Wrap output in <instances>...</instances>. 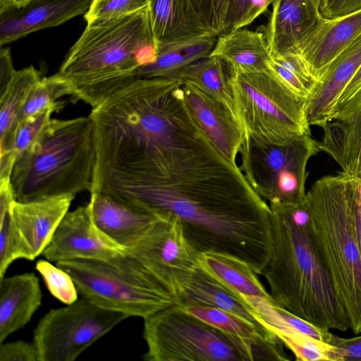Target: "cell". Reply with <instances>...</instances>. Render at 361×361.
<instances>
[{
  "label": "cell",
  "instance_id": "6da1fadb",
  "mask_svg": "<svg viewBox=\"0 0 361 361\" xmlns=\"http://www.w3.org/2000/svg\"><path fill=\"white\" fill-rule=\"evenodd\" d=\"M92 192L157 214L177 216L199 252L235 255L257 237L270 207L192 116L183 81L166 85L131 150L127 172Z\"/></svg>",
  "mask_w": 361,
  "mask_h": 361
},
{
  "label": "cell",
  "instance_id": "7a4b0ae2",
  "mask_svg": "<svg viewBox=\"0 0 361 361\" xmlns=\"http://www.w3.org/2000/svg\"><path fill=\"white\" fill-rule=\"evenodd\" d=\"M272 247L262 275L274 302L320 327L341 331L349 321L319 258L304 201L269 204Z\"/></svg>",
  "mask_w": 361,
  "mask_h": 361
},
{
  "label": "cell",
  "instance_id": "3957f363",
  "mask_svg": "<svg viewBox=\"0 0 361 361\" xmlns=\"http://www.w3.org/2000/svg\"><path fill=\"white\" fill-rule=\"evenodd\" d=\"M157 54L147 7L87 24L57 73L68 83L73 102L94 109L136 79L138 70L154 62Z\"/></svg>",
  "mask_w": 361,
  "mask_h": 361
},
{
  "label": "cell",
  "instance_id": "277c9868",
  "mask_svg": "<svg viewBox=\"0 0 361 361\" xmlns=\"http://www.w3.org/2000/svg\"><path fill=\"white\" fill-rule=\"evenodd\" d=\"M96 146L92 118H51L16 159L10 183L15 201L75 196L92 185Z\"/></svg>",
  "mask_w": 361,
  "mask_h": 361
},
{
  "label": "cell",
  "instance_id": "5b68a950",
  "mask_svg": "<svg viewBox=\"0 0 361 361\" xmlns=\"http://www.w3.org/2000/svg\"><path fill=\"white\" fill-rule=\"evenodd\" d=\"M319 258L347 314L350 329L361 332V251L350 207L347 175L318 179L304 200Z\"/></svg>",
  "mask_w": 361,
  "mask_h": 361
},
{
  "label": "cell",
  "instance_id": "8992f818",
  "mask_svg": "<svg viewBox=\"0 0 361 361\" xmlns=\"http://www.w3.org/2000/svg\"><path fill=\"white\" fill-rule=\"evenodd\" d=\"M78 293L96 305L143 319L177 304L176 297L127 252L103 259L60 261Z\"/></svg>",
  "mask_w": 361,
  "mask_h": 361
},
{
  "label": "cell",
  "instance_id": "52a82bcc",
  "mask_svg": "<svg viewBox=\"0 0 361 361\" xmlns=\"http://www.w3.org/2000/svg\"><path fill=\"white\" fill-rule=\"evenodd\" d=\"M231 82L237 116L247 137L282 145L311 135L307 100L268 69L231 74Z\"/></svg>",
  "mask_w": 361,
  "mask_h": 361
},
{
  "label": "cell",
  "instance_id": "ba28073f",
  "mask_svg": "<svg viewBox=\"0 0 361 361\" xmlns=\"http://www.w3.org/2000/svg\"><path fill=\"white\" fill-rule=\"evenodd\" d=\"M147 361H252L253 348L175 304L144 319Z\"/></svg>",
  "mask_w": 361,
  "mask_h": 361
},
{
  "label": "cell",
  "instance_id": "9c48e42d",
  "mask_svg": "<svg viewBox=\"0 0 361 361\" xmlns=\"http://www.w3.org/2000/svg\"><path fill=\"white\" fill-rule=\"evenodd\" d=\"M321 152L311 135L282 145L246 137L239 166L254 190L267 203L305 200L310 159Z\"/></svg>",
  "mask_w": 361,
  "mask_h": 361
},
{
  "label": "cell",
  "instance_id": "30bf717a",
  "mask_svg": "<svg viewBox=\"0 0 361 361\" xmlns=\"http://www.w3.org/2000/svg\"><path fill=\"white\" fill-rule=\"evenodd\" d=\"M126 318L82 296L66 307L51 309L33 334L39 361H73Z\"/></svg>",
  "mask_w": 361,
  "mask_h": 361
},
{
  "label": "cell",
  "instance_id": "8fae6325",
  "mask_svg": "<svg viewBox=\"0 0 361 361\" xmlns=\"http://www.w3.org/2000/svg\"><path fill=\"white\" fill-rule=\"evenodd\" d=\"M176 297L199 266V252L186 238L179 218L159 214L138 241L126 249Z\"/></svg>",
  "mask_w": 361,
  "mask_h": 361
},
{
  "label": "cell",
  "instance_id": "7c38bea8",
  "mask_svg": "<svg viewBox=\"0 0 361 361\" xmlns=\"http://www.w3.org/2000/svg\"><path fill=\"white\" fill-rule=\"evenodd\" d=\"M124 251L96 226L87 204L66 214L42 255L56 263L108 258Z\"/></svg>",
  "mask_w": 361,
  "mask_h": 361
},
{
  "label": "cell",
  "instance_id": "4fadbf2b",
  "mask_svg": "<svg viewBox=\"0 0 361 361\" xmlns=\"http://www.w3.org/2000/svg\"><path fill=\"white\" fill-rule=\"evenodd\" d=\"M74 196L30 202L13 201L11 214L16 228L23 259L34 260L49 243Z\"/></svg>",
  "mask_w": 361,
  "mask_h": 361
},
{
  "label": "cell",
  "instance_id": "5bb4252c",
  "mask_svg": "<svg viewBox=\"0 0 361 361\" xmlns=\"http://www.w3.org/2000/svg\"><path fill=\"white\" fill-rule=\"evenodd\" d=\"M360 35L361 10L333 18L322 16L300 44L297 53L318 82L331 63Z\"/></svg>",
  "mask_w": 361,
  "mask_h": 361
},
{
  "label": "cell",
  "instance_id": "9a60e30c",
  "mask_svg": "<svg viewBox=\"0 0 361 361\" xmlns=\"http://www.w3.org/2000/svg\"><path fill=\"white\" fill-rule=\"evenodd\" d=\"M187 105L204 133L229 161L236 164L247 137L237 117L224 104L192 85L183 82Z\"/></svg>",
  "mask_w": 361,
  "mask_h": 361
},
{
  "label": "cell",
  "instance_id": "2e32d148",
  "mask_svg": "<svg viewBox=\"0 0 361 361\" xmlns=\"http://www.w3.org/2000/svg\"><path fill=\"white\" fill-rule=\"evenodd\" d=\"M92 0H29L0 13V44L3 46L37 30L53 27L85 14Z\"/></svg>",
  "mask_w": 361,
  "mask_h": 361
},
{
  "label": "cell",
  "instance_id": "e0dca14e",
  "mask_svg": "<svg viewBox=\"0 0 361 361\" xmlns=\"http://www.w3.org/2000/svg\"><path fill=\"white\" fill-rule=\"evenodd\" d=\"M322 17L314 0H276L265 32L271 56L297 53Z\"/></svg>",
  "mask_w": 361,
  "mask_h": 361
},
{
  "label": "cell",
  "instance_id": "ac0fdd59",
  "mask_svg": "<svg viewBox=\"0 0 361 361\" xmlns=\"http://www.w3.org/2000/svg\"><path fill=\"white\" fill-rule=\"evenodd\" d=\"M88 204L96 226L125 250L135 245L159 216L99 192L90 193Z\"/></svg>",
  "mask_w": 361,
  "mask_h": 361
},
{
  "label": "cell",
  "instance_id": "d6986e66",
  "mask_svg": "<svg viewBox=\"0 0 361 361\" xmlns=\"http://www.w3.org/2000/svg\"><path fill=\"white\" fill-rule=\"evenodd\" d=\"M361 66V35L329 66L306 103L310 126L323 128L331 121L339 96Z\"/></svg>",
  "mask_w": 361,
  "mask_h": 361
},
{
  "label": "cell",
  "instance_id": "ffe728a7",
  "mask_svg": "<svg viewBox=\"0 0 361 361\" xmlns=\"http://www.w3.org/2000/svg\"><path fill=\"white\" fill-rule=\"evenodd\" d=\"M176 303L182 307L197 305L223 310L272 333L256 318L252 308L242 295L224 286L200 264L181 286Z\"/></svg>",
  "mask_w": 361,
  "mask_h": 361
},
{
  "label": "cell",
  "instance_id": "44dd1931",
  "mask_svg": "<svg viewBox=\"0 0 361 361\" xmlns=\"http://www.w3.org/2000/svg\"><path fill=\"white\" fill-rule=\"evenodd\" d=\"M42 300L39 279L34 273L0 279V343L30 321Z\"/></svg>",
  "mask_w": 361,
  "mask_h": 361
},
{
  "label": "cell",
  "instance_id": "7402d4cb",
  "mask_svg": "<svg viewBox=\"0 0 361 361\" xmlns=\"http://www.w3.org/2000/svg\"><path fill=\"white\" fill-rule=\"evenodd\" d=\"M147 11L157 44L214 32L204 23L192 0H149Z\"/></svg>",
  "mask_w": 361,
  "mask_h": 361
},
{
  "label": "cell",
  "instance_id": "603a6c76",
  "mask_svg": "<svg viewBox=\"0 0 361 361\" xmlns=\"http://www.w3.org/2000/svg\"><path fill=\"white\" fill-rule=\"evenodd\" d=\"M210 56L222 59L231 74L266 71L271 58L265 33L245 27L219 35Z\"/></svg>",
  "mask_w": 361,
  "mask_h": 361
},
{
  "label": "cell",
  "instance_id": "cb8c5ba5",
  "mask_svg": "<svg viewBox=\"0 0 361 361\" xmlns=\"http://www.w3.org/2000/svg\"><path fill=\"white\" fill-rule=\"evenodd\" d=\"M218 35L214 32L157 44V59L140 68L136 78H176L194 62L209 56Z\"/></svg>",
  "mask_w": 361,
  "mask_h": 361
},
{
  "label": "cell",
  "instance_id": "d4e9b609",
  "mask_svg": "<svg viewBox=\"0 0 361 361\" xmlns=\"http://www.w3.org/2000/svg\"><path fill=\"white\" fill-rule=\"evenodd\" d=\"M322 152L339 165L341 172L361 178V109L341 120H333L323 128Z\"/></svg>",
  "mask_w": 361,
  "mask_h": 361
},
{
  "label": "cell",
  "instance_id": "484cf974",
  "mask_svg": "<svg viewBox=\"0 0 361 361\" xmlns=\"http://www.w3.org/2000/svg\"><path fill=\"white\" fill-rule=\"evenodd\" d=\"M198 262L205 271L234 292L273 300L258 274L244 260L226 253L206 251L199 253Z\"/></svg>",
  "mask_w": 361,
  "mask_h": 361
},
{
  "label": "cell",
  "instance_id": "4316f807",
  "mask_svg": "<svg viewBox=\"0 0 361 361\" xmlns=\"http://www.w3.org/2000/svg\"><path fill=\"white\" fill-rule=\"evenodd\" d=\"M41 78L40 73L32 66L16 71L0 92L1 154L11 151L19 114L30 92Z\"/></svg>",
  "mask_w": 361,
  "mask_h": 361
},
{
  "label": "cell",
  "instance_id": "83f0119b",
  "mask_svg": "<svg viewBox=\"0 0 361 361\" xmlns=\"http://www.w3.org/2000/svg\"><path fill=\"white\" fill-rule=\"evenodd\" d=\"M231 78L229 66L222 59L214 56L194 62L180 75L183 82L192 85L221 103L238 118Z\"/></svg>",
  "mask_w": 361,
  "mask_h": 361
},
{
  "label": "cell",
  "instance_id": "f1b7e54d",
  "mask_svg": "<svg viewBox=\"0 0 361 361\" xmlns=\"http://www.w3.org/2000/svg\"><path fill=\"white\" fill-rule=\"evenodd\" d=\"M267 69L294 94L305 100L317 82L298 53L287 52L271 56Z\"/></svg>",
  "mask_w": 361,
  "mask_h": 361
},
{
  "label": "cell",
  "instance_id": "f546056e",
  "mask_svg": "<svg viewBox=\"0 0 361 361\" xmlns=\"http://www.w3.org/2000/svg\"><path fill=\"white\" fill-rule=\"evenodd\" d=\"M66 95L71 96V87L57 73L42 78L30 92L19 114L18 123L26 116L59 103L58 99Z\"/></svg>",
  "mask_w": 361,
  "mask_h": 361
},
{
  "label": "cell",
  "instance_id": "4dcf8cb0",
  "mask_svg": "<svg viewBox=\"0 0 361 361\" xmlns=\"http://www.w3.org/2000/svg\"><path fill=\"white\" fill-rule=\"evenodd\" d=\"M300 361H338L336 348L315 341L300 334L274 330L272 331Z\"/></svg>",
  "mask_w": 361,
  "mask_h": 361
},
{
  "label": "cell",
  "instance_id": "1f68e13d",
  "mask_svg": "<svg viewBox=\"0 0 361 361\" xmlns=\"http://www.w3.org/2000/svg\"><path fill=\"white\" fill-rule=\"evenodd\" d=\"M63 103H59L21 119L16 127L11 151L3 154L16 159L32 145L51 120V114L61 110Z\"/></svg>",
  "mask_w": 361,
  "mask_h": 361
},
{
  "label": "cell",
  "instance_id": "d6a6232c",
  "mask_svg": "<svg viewBox=\"0 0 361 361\" xmlns=\"http://www.w3.org/2000/svg\"><path fill=\"white\" fill-rule=\"evenodd\" d=\"M35 268L42 276L50 293L66 305L78 299V290L70 274L47 259H39Z\"/></svg>",
  "mask_w": 361,
  "mask_h": 361
},
{
  "label": "cell",
  "instance_id": "836d02e7",
  "mask_svg": "<svg viewBox=\"0 0 361 361\" xmlns=\"http://www.w3.org/2000/svg\"><path fill=\"white\" fill-rule=\"evenodd\" d=\"M149 0H92L84 15L87 24L127 16L148 6Z\"/></svg>",
  "mask_w": 361,
  "mask_h": 361
},
{
  "label": "cell",
  "instance_id": "e575fe53",
  "mask_svg": "<svg viewBox=\"0 0 361 361\" xmlns=\"http://www.w3.org/2000/svg\"><path fill=\"white\" fill-rule=\"evenodd\" d=\"M10 209L11 207L0 211V279L4 276L13 262L22 258L20 241Z\"/></svg>",
  "mask_w": 361,
  "mask_h": 361
},
{
  "label": "cell",
  "instance_id": "d590c367",
  "mask_svg": "<svg viewBox=\"0 0 361 361\" xmlns=\"http://www.w3.org/2000/svg\"><path fill=\"white\" fill-rule=\"evenodd\" d=\"M361 109V66L345 87L332 111L331 121L347 118Z\"/></svg>",
  "mask_w": 361,
  "mask_h": 361
},
{
  "label": "cell",
  "instance_id": "8d00e7d4",
  "mask_svg": "<svg viewBox=\"0 0 361 361\" xmlns=\"http://www.w3.org/2000/svg\"><path fill=\"white\" fill-rule=\"evenodd\" d=\"M204 23L218 35L224 33L231 0H192Z\"/></svg>",
  "mask_w": 361,
  "mask_h": 361
},
{
  "label": "cell",
  "instance_id": "74e56055",
  "mask_svg": "<svg viewBox=\"0 0 361 361\" xmlns=\"http://www.w3.org/2000/svg\"><path fill=\"white\" fill-rule=\"evenodd\" d=\"M0 361H39L35 344L19 340L0 343Z\"/></svg>",
  "mask_w": 361,
  "mask_h": 361
},
{
  "label": "cell",
  "instance_id": "f35d334b",
  "mask_svg": "<svg viewBox=\"0 0 361 361\" xmlns=\"http://www.w3.org/2000/svg\"><path fill=\"white\" fill-rule=\"evenodd\" d=\"M347 190L361 251V178L347 176Z\"/></svg>",
  "mask_w": 361,
  "mask_h": 361
},
{
  "label": "cell",
  "instance_id": "ab89813d",
  "mask_svg": "<svg viewBox=\"0 0 361 361\" xmlns=\"http://www.w3.org/2000/svg\"><path fill=\"white\" fill-rule=\"evenodd\" d=\"M330 344L336 348L338 361H361V336L344 338L334 334Z\"/></svg>",
  "mask_w": 361,
  "mask_h": 361
},
{
  "label": "cell",
  "instance_id": "60d3db41",
  "mask_svg": "<svg viewBox=\"0 0 361 361\" xmlns=\"http://www.w3.org/2000/svg\"><path fill=\"white\" fill-rule=\"evenodd\" d=\"M319 9L323 17L336 18L361 10V0H322Z\"/></svg>",
  "mask_w": 361,
  "mask_h": 361
},
{
  "label": "cell",
  "instance_id": "b9f144b4",
  "mask_svg": "<svg viewBox=\"0 0 361 361\" xmlns=\"http://www.w3.org/2000/svg\"><path fill=\"white\" fill-rule=\"evenodd\" d=\"M276 0H249L246 10L236 25L235 29L246 27L253 23L267 8L272 5Z\"/></svg>",
  "mask_w": 361,
  "mask_h": 361
},
{
  "label": "cell",
  "instance_id": "7bdbcfd3",
  "mask_svg": "<svg viewBox=\"0 0 361 361\" xmlns=\"http://www.w3.org/2000/svg\"><path fill=\"white\" fill-rule=\"evenodd\" d=\"M15 72L10 49L1 47L0 50V92L8 84Z\"/></svg>",
  "mask_w": 361,
  "mask_h": 361
},
{
  "label": "cell",
  "instance_id": "ee69618b",
  "mask_svg": "<svg viewBox=\"0 0 361 361\" xmlns=\"http://www.w3.org/2000/svg\"><path fill=\"white\" fill-rule=\"evenodd\" d=\"M249 0H231L226 18V32L234 30L242 18Z\"/></svg>",
  "mask_w": 361,
  "mask_h": 361
},
{
  "label": "cell",
  "instance_id": "f6af8a7d",
  "mask_svg": "<svg viewBox=\"0 0 361 361\" xmlns=\"http://www.w3.org/2000/svg\"><path fill=\"white\" fill-rule=\"evenodd\" d=\"M28 1L29 0H0V13L11 8L21 7Z\"/></svg>",
  "mask_w": 361,
  "mask_h": 361
},
{
  "label": "cell",
  "instance_id": "bcb514c9",
  "mask_svg": "<svg viewBox=\"0 0 361 361\" xmlns=\"http://www.w3.org/2000/svg\"><path fill=\"white\" fill-rule=\"evenodd\" d=\"M315 1V3L317 4V5L319 6V8H320V6H321V4H322V0H314Z\"/></svg>",
  "mask_w": 361,
  "mask_h": 361
}]
</instances>
